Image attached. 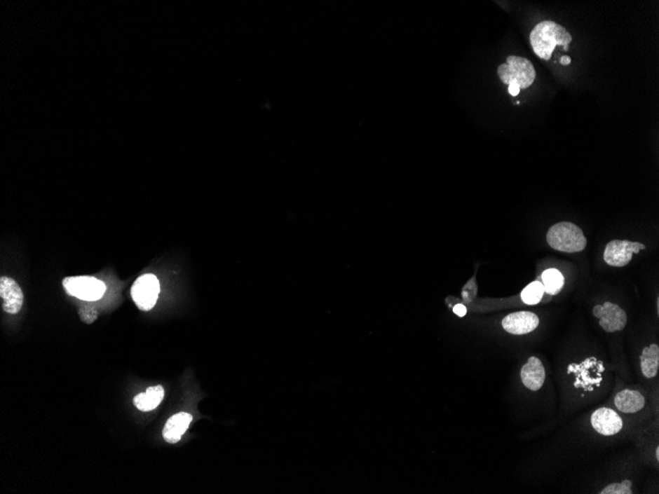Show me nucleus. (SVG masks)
Returning <instances> with one entry per match:
<instances>
[{
  "mask_svg": "<svg viewBox=\"0 0 659 494\" xmlns=\"http://www.w3.org/2000/svg\"><path fill=\"white\" fill-rule=\"evenodd\" d=\"M521 380L527 389L538 391L543 387L546 378V372L539 358H529L526 364L521 369Z\"/></svg>",
  "mask_w": 659,
  "mask_h": 494,
  "instance_id": "nucleus-12",
  "label": "nucleus"
},
{
  "mask_svg": "<svg viewBox=\"0 0 659 494\" xmlns=\"http://www.w3.org/2000/svg\"><path fill=\"white\" fill-rule=\"evenodd\" d=\"M0 297L2 308L8 314L19 313L23 305V292L18 283L11 278H0Z\"/></svg>",
  "mask_w": 659,
  "mask_h": 494,
  "instance_id": "nucleus-11",
  "label": "nucleus"
},
{
  "mask_svg": "<svg viewBox=\"0 0 659 494\" xmlns=\"http://www.w3.org/2000/svg\"><path fill=\"white\" fill-rule=\"evenodd\" d=\"M646 246L639 242L627 240H613L606 245L604 251V261L608 266L622 268L627 266L633 259L634 254H639L644 250Z\"/></svg>",
  "mask_w": 659,
  "mask_h": 494,
  "instance_id": "nucleus-6",
  "label": "nucleus"
},
{
  "mask_svg": "<svg viewBox=\"0 0 659 494\" xmlns=\"http://www.w3.org/2000/svg\"><path fill=\"white\" fill-rule=\"evenodd\" d=\"M564 50H569V46H566V47H564Z\"/></svg>",
  "mask_w": 659,
  "mask_h": 494,
  "instance_id": "nucleus-25",
  "label": "nucleus"
},
{
  "mask_svg": "<svg viewBox=\"0 0 659 494\" xmlns=\"http://www.w3.org/2000/svg\"><path fill=\"white\" fill-rule=\"evenodd\" d=\"M656 458H658V460H659V448L658 447V449H656Z\"/></svg>",
  "mask_w": 659,
  "mask_h": 494,
  "instance_id": "nucleus-24",
  "label": "nucleus"
},
{
  "mask_svg": "<svg viewBox=\"0 0 659 494\" xmlns=\"http://www.w3.org/2000/svg\"><path fill=\"white\" fill-rule=\"evenodd\" d=\"M65 291L84 301H97L106 291L105 283L92 277H70L62 280Z\"/></svg>",
  "mask_w": 659,
  "mask_h": 494,
  "instance_id": "nucleus-4",
  "label": "nucleus"
},
{
  "mask_svg": "<svg viewBox=\"0 0 659 494\" xmlns=\"http://www.w3.org/2000/svg\"><path fill=\"white\" fill-rule=\"evenodd\" d=\"M632 481H623L621 483H612L610 486H606L602 491L601 494H632Z\"/></svg>",
  "mask_w": 659,
  "mask_h": 494,
  "instance_id": "nucleus-19",
  "label": "nucleus"
},
{
  "mask_svg": "<svg viewBox=\"0 0 659 494\" xmlns=\"http://www.w3.org/2000/svg\"><path fill=\"white\" fill-rule=\"evenodd\" d=\"M591 425L599 434L611 436L619 433L624 423L614 409L601 408L596 409L591 416Z\"/></svg>",
  "mask_w": 659,
  "mask_h": 494,
  "instance_id": "nucleus-9",
  "label": "nucleus"
},
{
  "mask_svg": "<svg viewBox=\"0 0 659 494\" xmlns=\"http://www.w3.org/2000/svg\"><path fill=\"white\" fill-rule=\"evenodd\" d=\"M79 313L81 321L86 324L94 323L98 317V312L95 307L90 306V305L80 307Z\"/></svg>",
  "mask_w": 659,
  "mask_h": 494,
  "instance_id": "nucleus-20",
  "label": "nucleus"
},
{
  "mask_svg": "<svg viewBox=\"0 0 659 494\" xmlns=\"http://www.w3.org/2000/svg\"><path fill=\"white\" fill-rule=\"evenodd\" d=\"M544 293L545 290L542 282H531L521 292V299L525 304L536 305L540 303V301L543 299Z\"/></svg>",
  "mask_w": 659,
  "mask_h": 494,
  "instance_id": "nucleus-18",
  "label": "nucleus"
},
{
  "mask_svg": "<svg viewBox=\"0 0 659 494\" xmlns=\"http://www.w3.org/2000/svg\"><path fill=\"white\" fill-rule=\"evenodd\" d=\"M595 318L599 319L601 328L607 333L623 331L627 324V314L617 304L605 302L603 306L596 305L593 308Z\"/></svg>",
  "mask_w": 659,
  "mask_h": 494,
  "instance_id": "nucleus-8",
  "label": "nucleus"
},
{
  "mask_svg": "<svg viewBox=\"0 0 659 494\" xmlns=\"http://www.w3.org/2000/svg\"><path fill=\"white\" fill-rule=\"evenodd\" d=\"M529 40L535 55L540 59L549 60L557 46H569L573 42V37L564 27L554 21L545 20L532 29Z\"/></svg>",
  "mask_w": 659,
  "mask_h": 494,
  "instance_id": "nucleus-1",
  "label": "nucleus"
},
{
  "mask_svg": "<svg viewBox=\"0 0 659 494\" xmlns=\"http://www.w3.org/2000/svg\"><path fill=\"white\" fill-rule=\"evenodd\" d=\"M164 394V389L162 386L149 387L145 393L135 396L133 403L140 411H154L163 401Z\"/></svg>",
  "mask_w": 659,
  "mask_h": 494,
  "instance_id": "nucleus-15",
  "label": "nucleus"
},
{
  "mask_svg": "<svg viewBox=\"0 0 659 494\" xmlns=\"http://www.w3.org/2000/svg\"><path fill=\"white\" fill-rule=\"evenodd\" d=\"M615 406L623 413H636L646 406V398L634 390H623L614 399Z\"/></svg>",
  "mask_w": 659,
  "mask_h": 494,
  "instance_id": "nucleus-14",
  "label": "nucleus"
},
{
  "mask_svg": "<svg viewBox=\"0 0 659 494\" xmlns=\"http://www.w3.org/2000/svg\"><path fill=\"white\" fill-rule=\"evenodd\" d=\"M453 312H454V313L456 314L457 316L464 317L465 315H466L467 313V309H466V307L464 306V305L457 304L456 306H454V308H453Z\"/></svg>",
  "mask_w": 659,
  "mask_h": 494,
  "instance_id": "nucleus-21",
  "label": "nucleus"
},
{
  "mask_svg": "<svg viewBox=\"0 0 659 494\" xmlns=\"http://www.w3.org/2000/svg\"><path fill=\"white\" fill-rule=\"evenodd\" d=\"M641 368L644 376L653 379L658 373L659 346L651 345L644 348L641 355Z\"/></svg>",
  "mask_w": 659,
  "mask_h": 494,
  "instance_id": "nucleus-16",
  "label": "nucleus"
},
{
  "mask_svg": "<svg viewBox=\"0 0 659 494\" xmlns=\"http://www.w3.org/2000/svg\"><path fill=\"white\" fill-rule=\"evenodd\" d=\"M498 74L503 84H515L520 89H527L536 78V71L532 62L517 55H510L505 64L498 67Z\"/></svg>",
  "mask_w": 659,
  "mask_h": 494,
  "instance_id": "nucleus-3",
  "label": "nucleus"
},
{
  "mask_svg": "<svg viewBox=\"0 0 659 494\" xmlns=\"http://www.w3.org/2000/svg\"><path fill=\"white\" fill-rule=\"evenodd\" d=\"M539 326V318L532 312H516L503 320V327L511 335H527Z\"/></svg>",
  "mask_w": 659,
  "mask_h": 494,
  "instance_id": "nucleus-10",
  "label": "nucleus"
},
{
  "mask_svg": "<svg viewBox=\"0 0 659 494\" xmlns=\"http://www.w3.org/2000/svg\"><path fill=\"white\" fill-rule=\"evenodd\" d=\"M159 292V280L151 273H147L137 278L132 287L133 300L142 311H149L154 308L158 299Z\"/></svg>",
  "mask_w": 659,
  "mask_h": 494,
  "instance_id": "nucleus-5",
  "label": "nucleus"
},
{
  "mask_svg": "<svg viewBox=\"0 0 659 494\" xmlns=\"http://www.w3.org/2000/svg\"><path fill=\"white\" fill-rule=\"evenodd\" d=\"M547 242L554 250L564 253H578L585 250L587 240L583 230L571 222L553 225L547 234Z\"/></svg>",
  "mask_w": 659,
  "mask_h": 494,
  "instance_id": "nucleus-2",
  "label": "nucleus"
},
{
  "mask_svg": "<svg viewBox=\"0 0 659 494\" xmlns=\"http://www.w3.org/2000/svg\"><path fill=\"white\" fill-rule=\"evenodd\" d=\"M571 57H568V55H566V57H562L561 60H559V62H561V64H563V65H569V64H571Z\"/></svg>",
  "mask_w": 659,
  "mask_h": 494,
  "instance_id": "nucleus-23",
  "label": "nucleus"
},
{
  "mask_svg": "<svg viewBox=\"0 0 659 494\" xmlns=\"http://www.w3.org/2000/svg\"><path fill=\"white\" fill-rule=\"evenodd\" d=\"M508 92H510L511 96L515 97L519 94L520 88L515 84H510V85H508Z\"/></svg>",
  "mask_w": 659,
  "mask_h": 494,
  "instance_id": "nucleus-22",
  "label": "nucleus"
},
{
  "mask_svg": "<svg viewBox=\"0 0 659 494\" xmlns=\"http://www.w3.org/2000/svg\"><path fill=\"white\" fill-rule=\"evenodd\" d=\"M543 287L545 292L549 295H557L562 291L564 285V275L556 268H549L542 275Z\"/></svg>",
  "mask_w": 659,
  "mask_h": 494,
  "instance_id": "nucleus-17",
  "label": "nucleus"
},
{
  "mask_svg": "<svg viewBox=\"0 0 659 494\" xmlns=\"http://www.w3.org/2000/svg\"><path fill=\"white\" fill-rule=\"evenodd\" d=\"M193 416L190 413H180L172 416L164 426L163 437L165 441L175 444L180 441L182 436L190 426Z\"/></svg>",
  "mask_w": 659,
  "mask_h": 494,
  "instance_id": "nucleus-13",
  "label": "nucleus"
},
{
  "mask_svg": "<svg viewBox=\"0 0 659 494\" xmlns=\"http://www.w3.org/2000/svg\"><path fill=\"white\" fill-rule=\"evenodd\" d=\"M604 371L602 362H597L595 358H588L580 365H569L568 372L576 373V380L574 386L576 388L585 389L586 391H592L593 386H599L602 377L601 372Z\"/></svg>",
  "mask_w": 659,
  "mask_h": 494,
  "instance_id": "nucleus-7",
  "label": "nucleus"
}]
</instances>
